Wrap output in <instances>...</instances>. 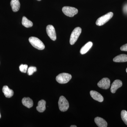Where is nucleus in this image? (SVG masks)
Masks as SVG:
<instances>
[{"label": "nucleus", "mask_w": 127, "mask_h": 127, "mask_svg": "<svg viewBox=\"0 0 127 127\" xmlns=\"http://www.w3.org/2000/svg\"><path fill=\"white\" fill-rule=\"evenodd\" d=\"M29 42L32 46L39 50H43L45 46L43 42L40 39L35 37H31L29 39Z\"/></svg>", "instance_id": "nucleus-1"}, {"label": "nucleus", "mask_w": 127, "mask_h": 127, "mask_svg": "<svg viewBox=\"0 0 127 127\" xmlns=\"http://www.w3.org/2000/svg\"><path fill=\"white\" fill-rule=\"evenodd\" d=\"M38 0V1H41V0Z\"/></svg>", "instance_id": "nucleus-26"}, {"label": "nucleus", "mask_w": 127, "mask_h": 127, "mask_svg": "<svg viewBox=\"0 0 127 127\" xmlns=\"http://www.w3.org/2000/svg\"><path fill=\"white\" fill-rule=\"evenodd\" d=\"M82 29L80 27L76 28L71 34L70 42L71 45H73L77 41L80 34L81 33Z\"/></svg>", "instance_id": "nucleus-4"}, {"label": "nucleus", "mask_w": 127, "mask_h": 127, "mask_svg": "<svg viewBox=\"0 0 127 127\" xmlns=\"http://www.w3.org/2000/svg\"><path fill=\"white\" fill-rule=\"evenodd\" d=\"M122 82L119 79L115 80L111 85V91L112 93H115L118 89L122 87Z\"/></svg>", "instance_id": "nucleus-9"}, {"label": "nucleus", "mask_w": 127, "mask_h": 127, "mask_svg": "<svg viewBox=\"0 0 127 127\" xmlns=\"http://www.w3.org/2000/svg\"><path fill=\"white\" fill-rule=\"evenodd\" d=\"M71 127H77V126L76 125H71Z\"/></svg>", "instance_id": "nucleus-23"}, {"label": "nucleus", "mask_w": 127, "mask_h": 127, "mask_svg": "<svg viewBox=\"0 0 127 127\" xmlns=\"http://www.w3.org/2000/svg\"><path fill=\"white\" fill-rule=\"evenodd\" d=\"M90 95L94 100L99 102H102L104 100L103 97L99 93L96 91H92L90 92Z\"/></svg>", "instance_id": "nucleus-10"}, {"label": "nucleus", "mask_w": 127, "mask_h": 127, "mask_svg": "<svg viewBox=\"0 0 127 127\" xmlns=\"http://www.w3.org/2000/svg\"><path fill=\"white\" fill-rule=\"evenodd\" d=\"M27 68L28 65L26 64H25V65L21 64L19 67L20 71L22 72L25 73L27 72Z\"/></svg>", "instance_id": "nucleus-21"}, {"label": "nucleus", "mask_w": 127, "mask_h": 127, "mask_svg": "<svg viewBox=\"0 0 127 127\" xmlns=\"http://www.w3.org/2000/svg\"><path fill=\"white\" fill-rule=\"evenodd\" d=\"M2 91L6 97L10 98L14 95V91L10 89L7 86H4L2 88Z\"/></svg>", "instance_id": "nucleus-12"}, {"label": "nucleus", "mask_w": 127, "mask_h": 127, "mask_svg": "<svg viewBox=\"0 0 127 127\" xmlns=\"http://www.w3.org/2000/svg\"><path fill=\"white\" fill-rule=\"evenodd\" d=\"M110 79L107 78H104L97 83L98 86L104 89H107L109 88L111 85Z\"/></svg>", "instance_id": "nucleus-8"}, {"label": "nucleus", "mask_w": 127, "mask_h": 127, "mask_svg": "<svg viewBox=\"0 0 127 127\" xmlns=\"http://www.w3.org/2000/svg\"><path fill=\"white\" fill-rule=\"evenodd\" d=\"M121 118L125 124L127 125V112L125 110H123L121 112Z\"/></svg>", "instance_id": "nucleus-19"}, {"label": "nucleus", "mask_w": 127, "mask_h": 127, "mask_svg": "<svg viewBox=\"0 0 127 127\" xmlns=\"http://www.w3.org/2000/svg\"><path fill=\"white\" fill-rule=\"evenodd\" d=\"M10 5L12 11L14 12L18 11L20 7V4L19 0H11Z\"/></svg>", "instance_id": "nucleus-13"}, {"label": "nucleus", "mask_w": 127, "mask_h": 127, "mask_svg": "<svg viewBox=\"0 0 127 127\" xmlns=\"http://www.w3.org/2000/svg\"><path fill=\"white\" fill-rule=\"evenodd\" d=\"M113 16V13L112 12H108L106 15L99 17L96 21V25L99 26H103L108 22Z\"/></svg>", "instance_id": "nucleus-3"}, {"label": "nucleus", "mask_w": 127, "mask_h": 127, "mask_svg": "<svg viewBox=\"0 0 127 127\" xmlns=\"http://www.w3.org/2000/svg\"><path fill=\"white\" fill-rule=\"evenodd\" d=\"M113 61L117 63L127 62V55L122 54L118 55L114 58Z\"/></svg>", "instance_id": "nucleus-17"}, {"label": "nucleus", "mask_w": 127, "mask_h": 127, "mask_svg": "<svg viewBox=\"0 0 127 127\" xmlns=\"http://www.w3.org/2000/svg\"><path fill=\"white\" fill-rule=\"evenodd\" d=\"M1 116L0 113V118H1Z\"/></svg>", "instance_id": "nucleus-24"}, {"label": "nucleus", "mask_w": 127, "mask_h": 127, "mask_svg": "<svg viewBox=\"0 0 127 127\" xmlns=\"http://www.w3.org/2000/svg\"><path fill=\"white\" fill-rule=\"evenodd\" d=\"M22 24L24 27L26 28L31 27L33 26L32 22L25 16H23L22 18Z\"/></svg>", "instance_id": "nucleus-18"}, {"label": "nucleus", "mask_w": 127, "mask_h": 127, "mask_svg": "<svg viewBox=\"0 0 127 127\" xmlns=\"http://www.w3.org/2000/svg\"><path fill=\"white\" fill-rule=\"evenodd\" d=\"M93 45V43L91 41L89 42L82 47L80 50V53L81 55H84L87 53L91 48Z\"/></svg>", "instance_id": "nucleus-15"}, {"label": "nucleus", "mask_w": 127, "mask_h": 127, "mask_svg": "<svg viewBox=\"0 0 127 127\" xmlns=\"http://www.w3.org/2000/svg\"><path fill=\"white\" fill-rule=\"evenodd\" d=\"M72 78L70 74L66 73L59 74L56 77V80L60 84H65L68 83Z\"/></svg>", "instance_id": "nucleus-2"}, {"label": "nucleus", "mask_w": 127, "mask_h": 127, "mask_svg": "<svg viewBox=\"0 0 127 127\" xmlns=\"http://www.w3.org/2000/svg\"><path fill=\"white\" fill-rule=\"evenodd\" d=\"M22 102V103L23 105L28 108H31L33 106V101L30 97H25L23 98Z\"/></svg>", "instance_id": "nucleus-14"}, {"label": "nucleus", "mask_w": 127, "mask_h": 127, "mask_svg": "<svg viewBox=\"0 0 127 127\" xmlns=\"http://www.w3.org/2000/svg\"><path fill=\"white\" fill-rule=\"evenodd\" d=\"M120 50L124 51H127V43L122 46L120 47Z\"/></svg>", "instance_id": "nucleus-22"}, {"label": "nucleus", "mask_w": 127, "mask_h": 127, "mask_svg": "<svg viewBox=\"0 0 127 127\" xmlns=\"http://www.w3.org/2000/svg\"><path fill=\"white\" fill-rule=\"evenodd\" d=\"M126 72H127V69H126Z\"/></svg>", "instance_id": "nucleus-25"}, {"label": "nucleus", "mask_w": 127, "mask_h": 127, "mask_svg": "<svg viewBox=\"0 0 127 127\" xmlns=\"http://www.w3.org/2000/svg\"><path fill=\"white\" fill-rule=\"evenodd\" d=\"M37 68L35 67L31 66L28 68V74L30 76L32 75L36 71Z\"/></svg>", "instance_id": "nucleus-20"}, {"label": "nucleus", "mask_w": 127, "mask_h": 127, "mask_svg": "<svg viewBox=\"0 0 127 127\" xmlns=\"http://www.w3.org/2000/svg\"><path fill=\"white\" fill-rule=\"evenodd\" d=\"M46 102L45 100H41L39 101L38 106L36 107L37 110L39 112H43L46 109Z\"/></svg>", "instance_id": "nucleus-16"}, {"label": "nucleus", "mask_w": 127, "mask_h": 127, "mask_svg": "<svg viewBox=\"0 0 127 127\" xmlns=\"http://www.w3.org/2000/svg\"><path fill=\"white\" fill-rule=\"evenodd\" d=\"M46 32L48 35L52 40L55 41L56 40V34L53 26L51 25H48L46 27Z\"/></svg>", "instance_id": "nucleus-7"}, {"label": "nucleus", "mask_w": 127, "mask_h": 127, "mask_svg": "<svg viewBox=\"0 0 127 127\" xmlns=\"http://www.w3.org/2000/svg\"><path fill=\"white\" fill-rule=\"evenodd\" d=\"M95 122L98 127H107V123L104 119L99 117L95 118Z\"/></svg>", "instance_id": "nucleus-11"}, {"label": "nucleus", "mask_w": 127, "mask_h": 127, "mask_svg": "<svg viewBox=\"0 0 127 127\" xmlns=\"http://www.w3.org/2000/svg\"><path fill=\"white\" fill-rule=\"evenodd\" d=\"M58 105L60 111L63 112L67 111L69 106L68 101L63 96H61L59 98Z\"/></svg>", "instance_id": "nucleus-5"}, {"label": "nucleus", "mask_w": 127, "mask_h": 127, "mask_svg": "<svg viewBox=\"0 0 127 127\" xmlns=\"http://www.w3.org/2000/svg\"><path fill=\"white\" fill-rule=\"evenodd\" d=\"M62 11L65 15L69 17H73L78 12L77 9L70 6H64L62 8Z\"/></svg>", "instance_id": "nucleus-6"}]
</instances>
